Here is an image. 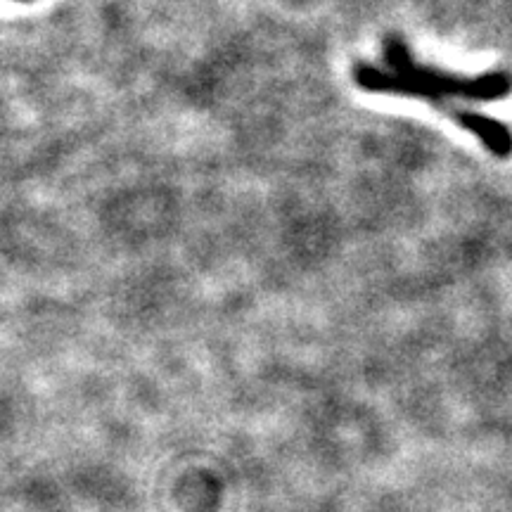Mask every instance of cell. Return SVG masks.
Returning a JSON list of instances; mask_svg holds the SVG:
<instances>
[{
    "mask_svg": "<svg viewBox=\"0 0 512 512\" xmlns=\"http://www.w3.org/2000/svg\"><path fill=\"white\" fill-rule=\"evenodd\" d=\"M10 3H34V0H10Z\"/></svg>",
    "mask_w": 512,
    "mask_h": 512,
    "instance_id": "3",
    "label": "cell"
},
{
    "mask_svg": "<svg viewBox=\"0 0 512 512\" xmlns=\"http://www.w3.org/2000/svg\"><path fill=\"white\" fill-rule=\"evenodd\" d=\"M427 102L444 112L448 119L456 121V124L460 128H465L467 133H472V136H475L494 157L498 159L512 157V131L503 124V121L486 117L482 112H472V110H465V107H456L451 105V102H446V98H437V95Z\"/></svg>",
    "mask_w": 512,
    "mask_h": 512,
    "instance_id": "2",
    "label": "cell"
},
{
    "mask_svg": "<svg viewBox=\"0 0 512 512\" xmlns=\"http://www.w3.org/2000/svg\"><path fill=\"white\" fill-rule=\"evenodd\" d=\"M384 60L392 67V72H384L368 62H358L354 67L356 86L368 93H392L425 102L434 95L446 100L494 102L512 93V76L508 72H484L477 76L441 72V69L415 62L411 48L401 36H389L384 41Z\"/></svg>",
    "mask_w": 512,
    "mask_h": 512,
    "instance_id": "1",
    "label": "cell"
}]
</instances>
